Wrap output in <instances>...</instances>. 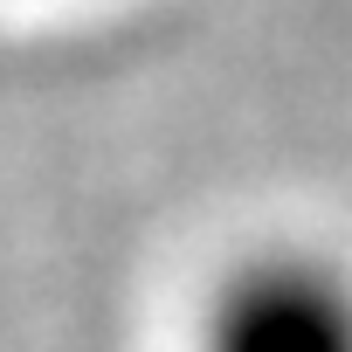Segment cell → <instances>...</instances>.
<instances>
[{"label":"cell","mask_w":352,"mask_h":352,"mask_svg":"<svg viewBox=\"0 0 352 352\" xmlns=\"http://www.w3.org/2000/svg\"><path fill=\"white\" fill-rule=\"evenodd\" d=\"M214 352H345V311L331 283L304 270H263L221 304Z\"/></svg>","instance_id":"1"}]
</instances>
